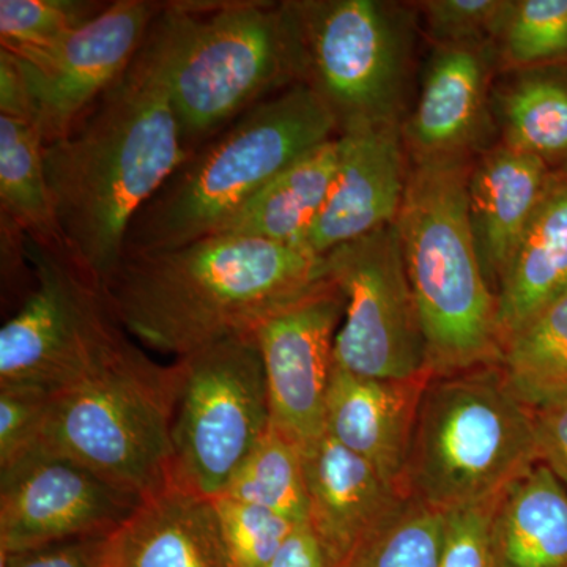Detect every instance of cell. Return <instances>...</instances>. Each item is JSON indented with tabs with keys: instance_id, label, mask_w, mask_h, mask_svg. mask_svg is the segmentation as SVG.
<instances>
[{
	"instance_id": "4fadbf2b",
	"label": "cell",
	"mask_w": 567,
	"mask_h": 567,
	"mask_svg": "<svg viewBox=\"0 0 567 567\" xmlns=\"http://www.w3.org/2000/svg\"><path fill=\"white\" fill-rule=\"evenodd\" d=\"M142 502L71 458L29 451L0 468V554L110 536Z\"/></svg>"
},
{
	"instance_id": "5b68a950",
	"label": "cell",
	"mask_w": 567,
	"mask_h": 567,
	"mask_svg": "<svg viewBox=\"0 0 567 567\" xmlns=\"http://www.w3.org/2000/svg\"><path fill=\"white\" fill-rule=\"evenodd\" d=\"M468 158L413 159L395 226L432 375L499 363L498 306L468 215Z\"/></svg>"
},
{
	"instance_id": "4dcf8cb0",
	"label": "cell",
	"mask_w": 567,
	"mask_h": 567,
	"mask_svg": "<svg viewBox=\"0 0 567 567\" xmlns=\"http://www.w3.org/2000/svg\"><path fill=\"white\" fill-rule=\"evenodd\" d=\"M233 567H267L300 525L264 507L213 499Z\"/></svg>"
},
{
	"instance_id": "3957f363",
	"label": "cell",
	"mask_w": 567,
	"mask_h": 567,
	"mask_svg": "<svg viewBox=\"0 0 567 567\" xmlns=\"http://www.w3.org/2000/svg\"><path fill=\"white\" fill-rule=\"evenodd\" d=\"M339 134L303 82L276 92L192 152L130 224L123 256L169 251L218 234L257 193Z\"/></svg>"
},
{
	"instance_id": "d4e9b609",
	"label": "cell",
	"mask_w": 567,
	"mask_h": 567,
	"mask_svg": "<svg viewBox=\"0 0 567 567\" xmlns=\"http://www.w3.org/2000/svg\"><path fill=\"white\" fill-rule=\"evenodd\" d=\"M43 151L35 122L0 115V215L29 240L66 254L44 174Z\"/></svg>"
},
{
	"instance_id": "d6a6232c",
	"label": "cell",
	"mask_w": 567,
	"mask_h": 567,
	"mask_svg": "<svg viewBox=\"0 0 567 567\" xmlns=\"http://www.w3.org/2000/svg\"><path fill=\"white\" fill-rule=\"evenodd\" d=\"M495 496L446 511L440 567H494L491 524Z\"/></svg>"
},
{
	"instance_id": "836d02e7",
	"label": "cell",
	"mask_w": 567,
	"mask_h": 567,
	"mask_svg": "<svg viewBox=\"0 0 567 567\" xmlns=\"http://www.w3.org/2000/svg\"><path fill=\"white\" fill-rule=\"evenodd\" d=\"M50 401L40 391L0 388V468L35 445Z\"/></svg>"
},
{
	"instance_id": "ac0fdd59",
	"label": "cell",
	"mask_w": 567,
	"mask_h": 567,
	"mask_svg": "<svg viewBox=\"0 0 567 567\" xmlns=\"http://www.w3.org/2000/svg\"><path fill=\"white\" fill-rule=\"evenodd\" d=\"M303 464L308 525L330 566L339 567L404 496L368 461L324 434L305 447Z\"/></svg>"
},
{
	"instance_id": "5bb4252c",
	"label": "cell",
	"mask_w": 567,
	"mask_h": 567,
	"mask_svg": "<svg viewBox=\"0 0 567 567\" xmlns=\"http://www.w3.org/2000/svg\"><path fill=\"white\" fill-rule=\"evenodd\" d=\"M344 311V297L328 278L252 331L262 354L271 424L301 450L323 435L336 334Z\"/></svg>"
},
{
	"instance_id": "ba28073f",
	"label": "cell",
	"mask_w": 567,
	"mask_h": 567,
	"mask_svg": "<svg viewBox=\"0 0 567 567\" xmlns=\"http://www.w3.org/2000/svg\"><path fill=\"white\" fill-rule=\"evenodd\" d=\"M295 80L323 100L339 133L399 122L412 35L404 14L377 0L282 2Z\"/></svg>"
},
{
	"instance_id": "277c9868",
	"label": "cell",
	"mask_w": 567,
	"mask_h": 567,
	"mask_svg": "<svg viewBox=\"0 0 567 567\" xmlns=\"http://www.w3.org/2000/svg\"><path fill=\"white\" fill-rule=\"evenodd\" d=\"M147 41L189 152L297 82L281 3H163Z\"/></svg>"
},
{
	"instance_id": "f546056e",
	"label": "cell",
	"mask_w": 567,
	"mask_h": 567,
	"mask_svg": "<svg viewBox=\"0 0 567 567\" xmlns=\"http://www.w3.org/2000/svg\"><path fill=\"white\" fill-rule=\"evenodd\" d=\"M107 6L100 0H0V48L50 47L95 20Z\"/></svg>"
},
{
	"instance_id": "ffe728a7",
	"label": "cell",
	"mask_w": 567,
	"mask_h": 567,
	"mask_svg": "<svg viewBox=\"0 0 567 567\" xmlns=\"http://www.w3.org/2000/svg\"><path fill=\"white\" fill-rule=\"evenodd\" d=\"M550 177L546 162L505 144L472 166L470 226L477 259L495 297Z\"/></svg>"
},
{
	"instance_id": "4316f807",
	"label": "cell",
	"mask_w": 567,
	"mask_h": 567,
	"mask_svg": "<svg viewBox=\"0 0 567 567\" xmlns=\"http://www.w3.org/2000/svg\"><path fill=\"white\" fill-rule=\"evenodd\" d=\"M219 496L308 524L303 450L270 424Z\"/></svg>"
},
{
	"instance_id": "2e32d148",
	"label": "cell",
	"mask_w": 567,
	"mask_h": 567,
	"mask_svg": "<svg viewBox=\"0 0 567 567\" xmlns=\"http://www.w3.org/2000/svg\"><path fill=\"white\" fill-rule=\"evenodd\" d=\"M431 372L413 379H371L334 364L323 434L374 466L402 496L421 395Z\"/></svg>"
},
{
	"instance_id": "603a6c76",
	"label": "cell",
	"mask_w": 567,
	"mask_h": 567,
	"mask_svg": "<svg viewBox=\"0 0 567 567\" xmlns=\"http://www.w3.org/2000/svg\"><path fill=\"white\" fill-rule=\"evenodd\" d=\"M338 159L336 136L268 183L218 234L262 238L305 249L306 238L330 196Z\"/></svg>"
},
{
	"instance_id": "cb8c5ba5",
	"label": "cell",
	"mask_w": 567,
	"mask_h": 567,
	"mask_svg": "<svg viewBox=\"0 0 567 567\" xmlns=\"http://www.w3.org/2000/svg\"><path fill=\"white\" fill-rule=\"evenodd\" d=\"M505 145L550 163L567 159V63L517 70L495 92Z\"/></svg>"
},
{
	"instance_id": "52a82bcc",
	"label": "cell",
	"mask_w": 567,
	"mask_h": 567,
	"mask_svg": "<svg viewBox=\"0 0 567 567\" xmlns=\"http://www.w3.org/2000/svg\"><path fill=\"white\" fill-rule=\"evenodd\" d=\"M173 364L132 341L102 371L52 395L29 451L71 458L145 499L173 486Z\"/></svg>"
},
{
	"instance_id": "6da1fadb",
	"label": "cell",
	"mask_w": 567,
	"mask_h": 567,
	"mask_svg": "<svg viewBox=\"0 0 567 567\" xmlns=\"http://www.w3.org/2000/svg\"><path fill=\"white\" fill-rule=\"evenodd\" d=\"M189 155L147 37L84 117L44 144V174L66 254L100 289L121 264L136 213Z\"/></svg>"
},
{
	"instance_id": "d590c367",
	"label": "cell",
	"mask_w": 567,
	"mask_h": 567,
	"mask_svg": "<svg viewBox=\"0 0 567 567\" xmlns=\"http://www.w3.org/2000/svg\"><path fill=\"white\" fill-rule=\"evenodd\" d=\"M533 413L540 462L567 487V398L537 406Z\"/></svg>"
},
{
	"instance_id": "8d00e7d4",
	"label": "cell",
	"mask_w": 567,
	"mask_h": 567,
	"mask_svg": "<svg viewBox=\"0 0 567 567\" xmlns=\"http://www.w3.org/2000/svg\"><path fill=\"white\" fill-rule=\"evenodd\" d=\"M0 115L33 122L31 102L20 66L9 51L0 48ZM37 125V123H35Z\"/></svg>"
},
{
	"instance_id": "8fae6325",
	"label": "cell",
	"mask_w": 567,
	"mask_h": 567,
	"mask_svg": "<svg viewBox=\"0 0 567 567\" xmlns=\"http://www.w3.org/2000/svg\"><path fill=\"white\" fill-rule=\"evenodd\" d=\"M346 300L334 364L371 379L427 374V349L395 223L324 254Z\"/></svg>"
},
{
	"instance_id": "1f68e13d",
	"label": "cell",
	"mask_w": 567,
	"mask_h": 567,
	"mask_svg": "<svg viewBox=\"0 0 567 567\" xmlns=\"http://www.w3.org/2000/svg\"><path fill=\"white\" fill-rule=\"evenodd\" d=\"M509 0H431L423 3L436 44H495L513 9Z\"/></svg>"
},
{
	"instance_id": "e575fe53",
	"label": "cell",
	"mask_w": 567,
	"mask_h": 567,
	"mask_svg": "<svg viewBox=\"0 0 567 567\" xmlns=\"http://www.w3.org/2000/svg\"><path fill=\"white\" fill-rule=\"evenodd\" d=\"M106 537H81L2 554V567H103Z\"/></svg>"
},
{
	"instance_id": "9c48e42d",
	"label": "cell",
	"mask_w": 567,
	"mask_h": 567,
	"mask_svg": "<svg viewBox=\"0 0 567 567\" xmlns=\"http://www.w3.org/2000/svg\"><path fill=\"white\" fill-rule=\"evenodd\" d=\"M173 486L215 499L271 424L252 333L175 358Z\"/></svg>"
},
{
	"instance_id": "74e56055",
	"label": "cell",
	"mask_w": 567,
	"mask_h": 567,
	"mask_svg": "<svg viewBox=\"0 0 567 567\" xmlns=\"http://www.w3.org/2000/svg\"><path fill=\"white\" fill-rule=\"evenodd\" d=\"M267 567H331L308 524L300 525Z\"/></svg>"
},
{
	"instance_id": "30bf717a",
	"label": "cell",
	"mask_w": 567,
	"mask_h": 567,
	"mask_svg": "<svg viewBox=\"0 0 567 567\" xmlns=\"http://www.w3.org/2000/svg\"><path fill=\"white\" fill-rule=\"evenodd\" d=\"M35 289L0 330V388L58 395L132 342L103 290L70 257L25 238Z\"/></svg>"
},
{
	"instance_id": "e0dca14e",
	"label": "cell",
	"mask_w": 567,
	"mask_h": 567,
	"mask_svg": "<svg viewBox=\"0 0 567 567\" xmlns=\"http://www.w3.org/2000/svg\"><path fill=\"white\" fill-rule=\"evenodd\" d=\"M494 44H439L404 128L413 159L468 158L486 137Z\"/></svg>"
},
{
	"instance_id": "7a4b0ae2",
	"label": "cell",
	"mask_w": 567,
	"mask_h": 567,
	"mask_svg": "<svg viewBox=\"0 0 567 567\" xmlns=\"http://www.w3.org/2000/svg\"><path fill=\"white\" fill-rule=\"evenodd\" d=\"M327 279L324 256L216 234L169 251L122 257L103 293L126 333L148 349L182 358L252 333Z\"/></svg>"
},
{
	"instance_id": "8992f818",
	"label": "cell",
	"mask_w": 567,
	"mask_h": 567,
	"mask_svg": "<svg viewBox=\"0 0 567 567\" xmlns=\"http://www.w3.org/2000/svg\"><path fill=\"white\" fill-rule=\"evenodd\" d=\"M536 462L535 413L498 363L432 375L417 406L404 495L446 513L498 495Z\"/></svg>"
},
{
	"instance_id": "83f0119b",
	"label": "cell",
	"mask_w": 567,
	"mask_h": 567,
	"mask_svg": "<svg viewBox=\"0 0 567 567\" xmlns=\"http://www.w3.org/2000/svg\"><path fill=\"white\" fill-rule=\"evenodd\" d=\"M445 514L404 496L339 567H440Z\"/></svg>"
},
{
	"instance_id": "44dd1931",
	"label": "cell",
	"mask_w": 567,
	"mask_h": 567,
	"mask_svg": "<svg viewBox=\"0 0 567 567\" xmlns=\"http://www.w3.org/2000/svg\"><path fill=\"white\" fill-rule=\"evenodd\" d=\"M566 293L567 169L551 173L496 292L502 344Z\"/></svg>"
},
{
	"instance_id": "484cf974",
	"label": "cell",
	"mask_w": 567,
	"mask_h": 567,
	"mask_svg": "<svg viewBox=\"0 0 567 567\" xmlns=\"http://www.w3.org/2000/svg\"><path fill=\"white\" fill-rule=\"evenodd\" d=\"M498 364L529 409L567 398V293L505 339Z\"/></svg>"
},
{
	"instance_id": "9a60e30c",
	"label": "cell",
	"mask_w": 567,
	"mask_h": 567,
	"mask_svg": "<svg viewBox=\"0 0 567 567\" xmlns=\"http://www.w3.org/2000/svg\"><path fill=\"white\" fill-rule=\"evenodd\" d=\"M404 130L399 122L364 123L338 134L333 186L305 249H331L395 223L406 188Z\"/></svg>"
},
{
	"instance_id": "7c38bea8",
	"label": "cell",
	"mask_w": 567,
	"mask_h": 567,
	"mask_svg": "<svg viewBox=\"0 0 567 567\" xmlns=\"http://www.w3.org/2000/svg\"><path fill=\"white\" fill-rule=\"evenodd\" d=\"M162 9V2L117 0L58 43L6 50L20 66L44 144L65 136L125 73Z\"/></svg>"
},
{
	"instance_id": "7402d4cb",
	"label": "cell",
	"mask_w": 567,
	"mask_h": 567,
	"mask_svg": "<svg viewBox=\"0 0 567 567\" xmlns=\"http://www.w3.org/2000/svg\"><path fill=\"white\" fill-rule=\"evenodd\" d=\"M494 567H567V487L536 462L495 498Z\"/></svg>"
},
{
	"instance_id": "d6986e66",
	"label": "cell",
	"mask_w": 567,
	"mask_h": 567,
	"mask_svg": "<svg viewBox=\"0 0 567 567\" xmlns=\"http://www.w3.org/2000/svg\"><path fill=\"white\" fill-rule=\"evenodd\" d=\"M103 567L233 566L215 502L169 486L106 537Z\"/></svg>"
},
{
	"instance_id": "f1b7e54d",
	"label": "cell",
	"mask_w": 567,
	"mask_h": 567,
	"mask_svg": "<svg viewBox=\"0 0 567 567\" xmlns=\"http://www.w3.org/2000/svg\"><path fill=\"white\" fill-rule=\"evenodd\" d=\"M496 44L511 70L567 63V0L514 2Z\"/></svg>"
}]
</instances>
